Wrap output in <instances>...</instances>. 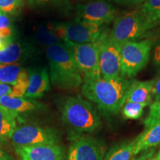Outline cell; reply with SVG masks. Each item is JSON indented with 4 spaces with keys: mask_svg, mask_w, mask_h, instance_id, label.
<instances>
[{
    "mask_svg": "<svg viewBox=\"0 0 160 160\" xmlns=\"http://www.w3.org/2000/svg\"><path fill=\"white\" fill-rule=\"evenodd\" d=\"M76 19L99 26H106L117 17V10L106 0H94L77 4Z\"/></svg>",
    "mask_w": 160,
    "mask_h": 160,
    "instance_id": "cell-10",
    "label": "cell"
},
{
    "mask_svg": "<svg viewBox=\"0 0 160 160\" xmlns=\"http://www.w3.org/2000/svg\"><path fill=\"white\" fill-rule=\"evenodd\" d=\"M37 48L28 41H15L0 51V65H21L34 57Z\"/></svg>",
    "mask_w": 160,
    "mask_h": 160,
    "instance_id": "cell-12",
    "label": "cell"
},
{
    "mask_svg": "<svg viewBox=\"0 0 160 160\" xmlns=\"http://www.w3.org/2000/svg\"><path fill=\"white\" fill-rule=\"evenodd\" d=\"M21 160H65L62 147L59 144H50L15 148Z\"/></svg>",
    "mask_w": 160,
    "mask_h": 160,
    "instance_id": "cell-13",
    "label": "cell"
},
{
    "mask_svg": "<svg viewBox=\"0 0 160 160\" xmlns=\"http://www.w3.org/2000/svg\"><path fill=\"white\" fill-rule=\"evenodd\" d=\"M159 121H160V101L154 102L150 105L148 115L144 121V125L145 128H148Z\"/></svg>",
    "mask_w": 160,
    "mask_h": 160,
    "instance_id": "cell-28",
    "label": "cell"
},
{
    "mask_svg": "<svg viewBox=\"0 0 160 160\" xmlns=\"http://www.w3.org/2000/svg\"><path fill=\"white\" fill-rule=\"evenodd\" d=\"M152 97L154 99V102L160 101V77L155 79L152 90Z\"/></svg>",
    "mask_w": 160,
    "mask_h": 160,
    "instance_id": "cell-30",
    "label": "cell"
},
{
    "mask_svg": "<svg viewBox=\"0 0 160 160\" xmlns=\"http://www.w3.org/2000/svg\"><path fill=\"white\" fill-rule=\"evenodd\" d=\"M19 115L0 106V142L11 139L17 127Z\"/></svg>",
    "mask_w": 160,
    "mask_h": 160,
    "instance_id": "cell-19",
    "label": "cell"
},
{
    "mask_svg": "<svg viewBox=\"0 0 160 160\" xmlns=\"http://www.w3.org/2000/svg\"><path fill=\"white\" fill-rule=\"evenodd\" d=\"M27 2L33 10L63 17H68L73 10L70 0H27Z\"/></svg>",
    "mask_w": 160,
    "mask_h": 160,
    "instance_id": "cell-16",
    "label": "cell"
},
{
    "mask_svg": "<svg viewBox=\"0 0 160 160\" xmlns=\"http://www.w3.org/2000/svg\"><path fill=\"white\" fill-rule=\"evenodd\" d=\"M99 49V68L102 77L105 79H116L121 77L120 45L112 39L110 30L97 42Z\"/></svg>",
    "mask_w": 160,
    "mask_h": 160,
    "instance_id": "cell-9",
    "label": "cell"
},
{
    "mask_svg": "<svg viewBox=\"0 0 160 160\" xmlns=\"http://www.w3.org/2000/svg\"><path fill=\"white\" fill-rule=\"evenodd\" d=\"M147 105L131 102H126L122 108V113L125 119L136 120L141 118Z\"/></svg>",
    "mask_w": 160,
    "mask_h": 160,
    "instance_id": "cell-25",
    "label": "cell"
},
{
    "mask_svg": "<svg viewBox=\"0 0 160 160\" xmlns=\"http://www.w3.org/2000/svg\"><path fill=\"white\" fill-rule=\"evenodd\" d=\"M26 68L21 65H0V82L15 85Z\"/></svg>",
    "mask_w": 160,
    "mask_h": 160,
    "instance_id": "cell-22",
    "label": "cell"
},
{
    "mask_svg": "<svg viewBox=\"0 0 160 160\" xmlns=\"http://www.w3.org/2000/svg\"><path fill=\"white\" fill-rule=\"evenodd\" d=\"M45 51L52 85L62 90L81 87L83 83L82 74L65 43L50 46Z\"/></svg>",
    "mask_w": 160,
    "mask_h": 160,
    "instance_id": "cell-3",
    "label": "cell"
},
{
    "mask_svg": "<svg viewBox=\"0 0 160 160\" xmlns=\"http://www.w3.org/2000/svg\"><path fill=\"white\" fill-rule=\"evenodd\" d=\"M15 40L16 39H13V38L0 37V51H2L5 48H7L8 46L11 45V43H13V42H15Z\"/></svg>",
    "mask_w": 160,
    "mask_h": 160,
    "instance_id": "cell-34",
    "label": "cell"
},
{
    "mask_svg": "<svg viewBox=\"0 0 160 160\" xmlns=\"http://www.w3.org/2000/svg\"><path fill=\"white\" fill-rule=\"evenodd\" d=\"M71 51L83 78L100 77L99 49L98 42L74 43L65 41Z\"/></svg>",
    "mask_w": 160,
    "mask_h": 160,
    "instance_id": "cell-8",
    "label": "cell"
},
{
    "mask_svg": "<svg viewBox=\"0 0 160 160\" xmlns=\"http://www.w3.org/2000/svg\"><path fill=\"white\" fill-rule=\"evenodd\" d=\"M154 43L153 39H146L119 45L122 77L131 79L145 68Z\"/></svg>",
    "mask_w": 160,
    "mask_h": 160,
    "instance_id": "cell-5",
    "label": "cell"
},
{
    "mask_svg": "<svg viewBox=\"0 0 160 160\" xmlns=\"http://www.w3.org/2000/svg\"><path fill=\"white\" fill-rule=\"evenodd\" d=\"M25 0H0V11L11 16H18L22 11Z\"/></svg>",
    "mask_w": 160,
    "mask_h": 160,
    "instance_id": "cell-26",
    "label": "cell"
},
{
    "mask_svg": "<svg viewBox=\"0 0 160 160\" xmlns=\"http://www.w3.org/2000/svg\"><path fill=\"white\" fill-rule=\"evenodd\" d=\"M11 140L14 148L59 144L60 142L59 136L56 130L36 124H23L17 126Z\"/></svg>",
    "mask_w": 160,
    "mask_h": 160,
    "instance_id": "cell-7",
    "label": "cell"
},
{
    "mask_svg": "<svg viewBox=\"0 0 160 160\" xmlns=\"http://www.w3.org/2000/svg\"><path fill=\"white\" fill-rule=\"evenodd\" d=\"M0 160H14L13 157L5 152L0 146Z\"/></svg>",
    "mask_w": 160,
    "mask_h": 160,
    "instance_id": "cell-35",
    "label": "cell"
},
{
    "mask_svg": "<svg viewBox=\"0 0 160 160\" xmlns=\"http://www.w3.org/2000/svg\"><path fill=\"white\" fill-rule=\"evenodd\" d=\"M108 2H113L124 5H136L142 4L146 0H106Z\"/></svg>",
    "mask_w": 160,
    "mask_h": 160,
    "instance_id": "cell-31",
    "label": "cell"
},
{
    "mask_svg": "<svg viewBox=\"0 0 160 160\" xmlns=\"http://www.w3.org/2000/svg\"><path fill=\"white\" fill-rule=\"evenodd\" d=\"M28 85V74L27 69H25L22 73L17 84L12 87L11 93H10L9 96L11 97H24Z\"/></svg>",
    "mask_w": 160,
    "mask_h": 160,
    "instance_id": "cell-27",
    "label": "cell"
},
{
    "mask_svg": "<svg viewBox=\"0 0 160 160\" xmlns=\"http://www.w3.org/2000/svg\"><path fill=\"white\" fill-rule=\"evenodd\" d=\"M0 37L17 38V30L12 16L0 11Z\"/></svg>",
    "mask_w": 160,
    "mask_h": 160,
    "instance_id": "cell-24",
    "label": "cell"
},
{
    "mask_svg": "<svg viewBox=\"0 0 160 160\" xmlns=\"http://www.w3.org/2000/svg\"><path fill=\"white\" fill-rule=\"evenodd\" d=\"M155 27L137 9L116 18L110 35L121 45L127 42L139 41L148 35Z\"/></svg>",
    "mask_w": 160,
    "mask_h": 160,
    "instance_id": "cell-4",
    "label": "cell"
},
{
    "mask_svg": "<svg viewBox=\"0 0 160 160\" xmlns=\"http://www.w3.org/2000/svg\"><path fill=\"white\" fill-rule=\"evenodd\" d=\"M155 152V148H151L147 150V151H143L142 153L137 158H133L131 160H147L149 158L153 157Z\"/></svg>",
    "mask_w": 160,
    "mask_h": 160,
    "instance_id": "cell-32",
    "label": "cell"
},
{
    "mask_svg": "<svg viewBox=\"0 0 160 160\" xmlns=\"http://www.w3.org/2000/svg\"><path fill=\"white\" fill-rule=\"evenodd\" d=\"M153 61L155 68L160 73V38L154 43L153 45Z\"/></svg>",
    "mask_w": 160,
    "mask_h": 160,
    "instance_id": "cell-29",
    "label": "cell"
},
{
    "mask_svg": "<svg viewBox=\"0 0 160 160\" xmlns=\"http://www.w3.org/2000/svg\"><path fill=\"white\" fill-rule=\"evenodd\" d=\"M155 79L149 81H137L133 80L128 91L126 102H131L149 105L152 102V90Z\"/></svg>",
    "mask_w": 160,
    "mask_h": 160,
    "instance_id": "cell-18",
    "label": "cell"
},
{
    "mask_svg": "<svg viewBox=\"0 0 160 160\" xmlns=\"http://www.w3.org/2000/svg\"><path fill=\"white\" fill-rule=\"evenodd\" d=\"M138 9L155 28L160 26V0H146Z\"/></svg>",
    "mask_w": 160,
    "mask_h": 160,
    "instance_id": "cell-23",
    "label": "cell"
},
{
    "mask_svg": "<svg viewBox=\"0 0 160 160\" xmlns=\"http://www.w3.org/2000/svg\"><path fill=\"white\" fill-rule=\"evenodd\" d=\"M27 71L29 85L25 97L32 99L42 97L50 89L48 69L45 66H38L30 68Z\"/></svg>",
    "mask_w": 160,
    "mask_h": 160,
    "instance_id": "cell-14",
    "label": "cell"
},
{
    "mask_svg": "<svg viewBox=\"0 0 160 160\" xmlns=\"http://www.w3.org/2000/svg\"><path fill=\"white\" fill-rule=\"evenodd\" d=\"M34 41L39 45L46 47V48L52 45L65 43V41L56 34L52 22L38 26L34 32Z\"/></svg>",
    "mask_w": 160,
    "mask_h": 160,
    "instance_id": "cell-20",
    "label": "cell"
},
{
    "mask_svg": "<svg viewBox=\"0 0 160 160\" xmlns=\"http://www.w3.org/2000/svg\"><path fill=\"white\" fill-rule=\"evenodd\" d=\"M155 158L157 160H160V148H159V151H158V152L157 153V154H156V156H155Z\"/></svg>",
    "mask_w": 160,
    "mask_h": 160,
    "instance_id": "cell-37",
    "label": "cell"
},
{
    "mask_svg": "<svg viewBox=\"0 0 160 160\" xmlns=\"http://www.w3.org/2000/svg\"><path fill=\"white\" fill-rule=\"evenodd\" d=\"M70 1H73L75 2H77L78 4L79 3H85V2H91V1H94V0H70Z\"/></svg>",
    "mask_w": 160,
    "mask_h": 160,
    "instance_id": "cell-36",
    "label": "cell"
},
{
    "mask_svg": "<svg viewBox=\"0 0 160 160\" xmlns=\"http://www.w3.org/2000/svg\"><path fill=\"white\" fill-rule=\"evenodd\" d=\"M12 87L11 85L0 82V99L5 95H9L11 93Z\"/></svg>",
    "mask_w": 160,
    "mask_h": 160,
    "instance_id": "cell-33",
    "label": "cell"
},
{
    "mask_svg": "<svg viewBox=\"0 0 160 160\" xmlns=\"http://www.w3.org/2000/svg\"><path fill=\"white\" fill-rule=\"evenodd\" d=\"M134 148V139L117 143L106 152L103 160H131L135 157Z\"/></svg>",
    "mask_w": 160,
    "mask_h": 160,
    "instance_id": "cell-21",
    "label": "cell"
},
{
    "mask_svg": "<svg viewBox=\"0 0 160 160\" xmlns=\"http://www.w3.org/2000/svg\"><path fill=\"white\" fill-rule=\"evenodd\" d=\"M147 160H157V159H156L155 157H151V158H149V159H147Z\"/></svg>",
    "mask_w": 160,
    "mask_h": 160,
    "instance_id": "cell-38",
    "label": "cell"
},
{
    "mask_svg": "<svg viewBox=\"0 0 160 160\" xmlns=\"http://www.w3.org/2000/svg\"><path fill=\"white\" fill-rule=\"evenodd\" d=\"M57 105L71 140L95 133L101 128L102 120L97 109L79 96L59 98Z\"/></svg>",
    "mask_w": 160,
    "mask_h": 160,
    "instance_id": "cell-2",
    "label": "cell"
},
{
    "mask_svg": "<svg viewBox=\"0 0 160 160\" xmlns=\"http://www.w3.org/2000/svg\"><path fill=\"white\" fill-rule=\"evenodd\" d=\"M68 160H103L106 146L102 141L92 136L83 135L71 139Z\"/></svg>",
    "mask_w": 160,
    "mask_h": 160,
    "instance_id": "cell-11",
    "label": "cell"
},
{
    "mask_svg": "<svg viewBox=\"0 0 160 160\" xmlns=\"http://www.w3.org/2000/svg\"><path fill=\"white\" fill-rule=\"evenodd\" d=\"M133 79L123 77L105 79L100 76L83 78L82 94L90 102L95 104L105 117L117 114L126 102Z\"/></svg>",
    "mask_w": 160,
    "mask_h": 160,
    "instance_id": "cell-1",
    "label": "cell"
},
{
    "mask_svg": "<svg viewBox=\"0 0 160 160\" xmlns=\"http://www.w3.org/2000/svg\"><path fill=\"white\" fill-rule=\"evenodd\" d=\"M134 141L135 156L159 145L160 144V121L150 127L145 128V131L135 138Z\"/></svg>",
    "mask_w": 160,
    "mask_h": 160,
    "instance_id": "cell-17",
    "label": "cell"
},
{
    "mask_svg": "<svg viewBox=\"0 0 160 160\" xmlns=\"http://www.w3.org/2000/svg\"><path fill=\"white\" fill-rule=\"evenodd\" d=\"M52 23L56 34L60 39L74 43L97 42L108 30L106 26H99L77 19Z\"/></svg>",
    "mask_w": 160,
    "mask_h": 160,
    "instance_id": "cell-6",
    "label": "cell"
},
{
    "mask_svg": "<svg viewBox=\"0 0 160 160\" xmlns=\"http://www.w3.org/2000/svg\"><path fill=\"white\" fill-rule=\"evenodd\" d=\"M0 106L19 115L20 113L39 111L43 105L34 99L25 97H11L9 95H5L0 99Z\"/></svg>",
    "mask_w": 160,
    "mask_h": 160,
    "instance_id": "cell-15",
    "label": "cell"
}]
</instances>
